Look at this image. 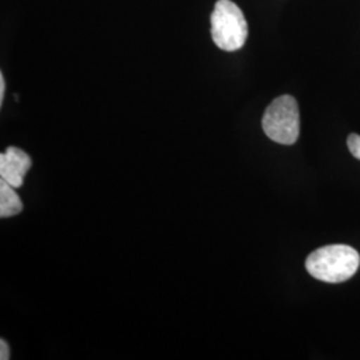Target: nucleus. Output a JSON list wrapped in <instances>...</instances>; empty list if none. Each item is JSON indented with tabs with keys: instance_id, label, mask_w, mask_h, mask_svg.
I'll return each mask as SVG.
<instances>
[{
	"instance_id": "obj_1",
	"label": "nucleus",
	"mask_w": 360,
	"mask_h": 360,
	"mask_svg": "<svg viewBox=\"0 0 360 360\" xmlns=\"http://www.w3.org/2000/svg\"><path fill=\"white\" fill-rule=\"evenodd\" d=\"M359 266V252L346 245H326L306 259L309 275L326 283L346 282L356 274Z\"/></svg>"
},
{
	"instance_id": "obj_2",
	"label": "nucleus",
	"mask_w": 360,
	"mask_h": 360,
	"mask_svg": "<svg viewBox=\"0 0 360 360\" xmlns=\"http://www.w3.org/2000/svg\"><path fill=\"white\" fill-rule=\"evenodd\" d=\"M211 37L220 50L233 52L245 46L248 26L242 10L231 0H218L211 15Z\"/></svg>"
},
{
	"instance_id": "obj_3",
	"label": "nucleus",
	"mask_w": 360,
	"mask_h": 360,
	"mask_svg": "<svg viewBox=\"0 0 360 360\" xmlns=\"http://www.w3.org/2000/svg\"><path fill=\"white\" fill-rule=\"evenodd\" d=\"M262 126L271 141L291 146L297 141L300 132L299 107L294 96L282 95L267 107Z\"/></svg>"
},
{
	"instance_id": "obj_4",
	"label": "nucleus",
	"mask_w": 360,
	"mask_h": 360,
	"mask_svg": "<svg viewBox=\"0 0 360 360\" xmlns=\"http://www.w3.org/2000/svg\"><path fill=\"white\" fill-rule=\"evenodd\" d=\"M31 165V158L23 150L8 147L0 155V178L15 188H19L23 186Z\"/></svg>"
},
{
	"instance_id": "obj_5",
	"label": "nucleus",
	"mask_w": 360,
	"mask_h": 360,
	"mask_svg": "<svg viewBox=\"0 0 360 360\" xmlns=\"http://www.w3.org/2000/svg\"><path fill=\"white\" fill-rule=\"evenodd\" d=\"M22 210L23 203L16 193V188L7 181L0 180V218H11L20 214Z\"/></svg>"
},
{
	"instance_id": "obj_6",
	"label": "nucleus",
	"mask_w": 360,
	"mask_h": 360,
	"mask_svg": "<svg viewBox=\"0 0 360 360\" xmlns=\"http://www.w3.org/2000/svg\"><path fill=\"white\" fill-rule=\"evenodd\" d=\"M348 150L356 159L360 160V135L351 134L347 139Z\"/></svg>"
},
{
	"instance_id": "obj_7",
	"label": "nucleus",
	"mask_w": 360,
	"mask_h": 360,
	"mask_svg": "<svg viewBox=\"0 0 360 360\" xmlns=\"http://www.w3.org/2000/svg\"><path fill=\"white\" fill-rule=\"evenodd\" d=\"M0 359H10V348H8V343L4 339L0 340Z\"/></svg>"
},
{
	"instance_id": "obj_8",
	"label": "nucleus",
	"mask_w": 360,
	"mask_h": 360,
	"mask_svg": "<svg viewBox=\"0 0 360 360\" xmlns=\"http://www.w3.org/2000/svg\"><path fill=\"white\" fill-rule=\"evenodd\" d=\"M4 92H6V79L3 72H0V104H3L4 101Z\"/></svg>"
}]
</instances>
